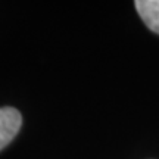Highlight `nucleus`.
Here are the masks:
<instances>
[{
	"label": "nucleus",
	"instance_id": "1",
	"mask_svg": "<svg viewBox=\"0 0 159 159\" xmlns=\"http://www.w3.org/2000/svg\"><path fill=\"white\" fill-rule=\"evenodd\" d=\"M22 125V116L19 111L11 106L0 108V150L16 137Z\"/></svg>",
	"mask_w": 159,
	"mask_h": 159
},
{
	"label": "nucleus",
	"instance_id": "2",
	"mask_svg": "<svg viewBox=\"0 0 159 159\" xmlns=\"http://www.w3.org/2000/svg\"><path fill=\"white\" fill-rule=\"evenodd\" d=\"M134 5L143 22L159 34V0H137Z\"/></svg>",
	"mask_w": 159,
	"mask_h": 159
}]
</instances>
